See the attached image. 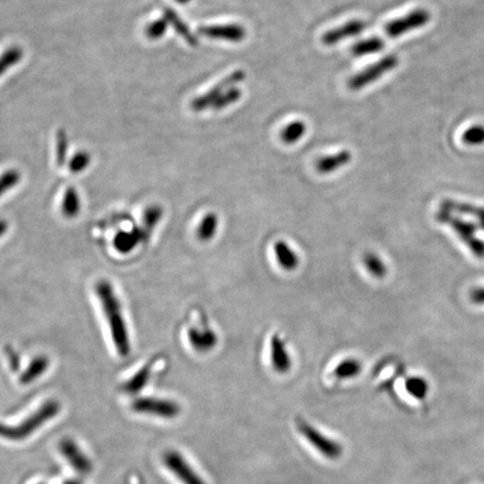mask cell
Listing matches in <instances>:
<instances>
[{"mask_svg": "<svg viewBox=\"0 0 484 484\" xmlns=\"http://www.w3.org/2000/svg\"><path fill=\"white\" fill-rule=\"evenodd\" d=\"M363 263H365V269L377 278H383L387 273V267H385V263L381 261L379 256L375 255V253H365V257H363Z\"/></svg>", "mask_w": 484, "mask_h": 484, "instance_id": "4316f807", "label": "cell"}, {"mask_svg": "<svg viewBox=\"0 0 484 484\" xmlns=\"http://www.w3.org/2000/svg\"><path fill=\"white\" fill-rule=\"evenodd\" d=\"M242 92L240 89H238L237 86L235 88L229 89L227 91L224 92L219 99L216 100L214 102L213 106H212L211 109L216 110V111H219V110L226 109V108L229 107L231 104H236V102L239 101L240 98H241Z\"/></svg>", "mask_w": 484, "mask_h": 484, "instance_id": "83f0119b", "label": "cell"}, {"mask_svg": "<svg viewBox=\"0 0 484 484\" xmlns=\"http://www.w3.org/2000/svg\"><path fill=\"white\" fill-rule=\"evenodd\" d=\"M176 1H177V3H180V4H186V3H188V1H190V0H176Z\"/></svg>", "mask_w": 484, "mask_h": 484, "instance_id": "74e56055", "label": "cell"}, {"mask_svg": "<svg viewBox=\"0 0 484 484\" xmlns=\"http://www.w3.org/2000/svg\"><path fill=\"white\" fill-rule=\"evenodd\" d=\"M153 367H154V361L147 362L146 365H143L141 369L131 378L128 379L123 385V390L129 395H137L141 393L147 383L151 380V373H153Z\"/></svg>", "mask_w": 484, "mask_h": 484, "instance_id": "2e32d148", "label": "cell"}, {"mask_svg": "<svg viewBox=\"0 0 484 484\" xmlns=\"http://www.w3.org/2000/svg\"><path fill=\"white\" fill-rule=\"evenodd\" d=\"M61 211L68 219L76 218L81 211V200L76 188H69L63 196Z\"/></svg>", "mask_w": 484, "mask_h": 484, "instance_id": "ffe728a7", "label": "cell"}, {"mask_svg": "<svg viewBox=\"0 0 484 484\" xmlns=\"http://www.w3.org/2000/svg\"><path fill=\"white\" fill-rule=\"evenodd\" d=\"M351 159L352 154L349 151H338V154L318 159L316 169L320 174H331L336 172V169L349 164Z\"/></svg>", "mask_w": 484, "mask_h": 484, "instance_id": "ac0fdd59", "label": "cell"}, {"mask_svg": "<svg viewBox=\"0 0 484 484\" xmlns=\"http://www.w3.org/2000/svg\"><path fill=\"white\" fill-rule=\"evenodd\" d=\"M198 34L212 39H222L228 42H242L247 36L245 27L238 24L228 25H212V26H201Z\"/></svg>", "mask_w": 484, "mask_h": 484, "instance_id": "30bf717a", "label": "cell"}, {"mask_svg": "<svg viewBox=\"0 0 484 484\" xmlns=\"http://www.w3.org/2000/svg\"><path fill=\"white\" fill-rule=\"evenodd\" d=\"M297 428H298V432L304 436L305 440H308L313 448L328 460H338L343 454V448L340 443L322 434L318 428L308 424L306 420L298 419Z\"/></svg>", "mask_w": 484, "mask_h": 484, "instance_id": "277c9868", "label": "cell"}, {"mask_svg": "<svg viewBox=\"0 0 484 484\" xmlns=\"http://www.w3.org/2000/svg\"><path fill=\"white\" fill-rule=\"evenodd\" d=\"M163 216H164V210L161 206H151L147 208L143 216V229L151 236V232L154 231L155 228L163 219Z\"/></svg>", "mask_w": 484, "mask_h": 484, "instance_id": "d4e9b609", "label": "cell"}, {"mask_svg": "<svg viewBox=\"0 0 484 484\" xmlns=\"http://www.w3.org/2000/svg\"><path fill=\"white\" fill-rule=\"evenodd\" d=\"M165 19H167L168 24H171V25L174 27L175 31H176L177 33H178V34L191 45V46H196V44H198V39L192 34V31L186 26V24L177 16V14L175 13L174 11L169 9V8H166V9H165Z\"/></svg>", "mask_w": 484, "mask_h": 484, "instance_id": "44dd1931", "label": "cell"}, {"mask_svg": "<svg viewBox=\"0 0 484 484\" xmlns=\"http://www.w3.org/2000/svg\"><path fill=\"white\" fill-rule=\"evenodd\" d=\"M188 342L193 349L198 353H208L218 346V334L210 328H190L188 333Z\"/></svg>", "mask_w": 484, "mask_h": 484, "instance_id": "4fadbf2b", "label": "cell"}, {"mask_svg": "<svg viewBox=\"0 0 484 484\" xmlns=\"http://www.w3.org/2000/svg\"><path fill=\"white\" fill-rule=\"evenodd\" d=\"M6 353H7L8 361H9V365H11V369H13L14 371H16V370L19 369V365H21V362H19V354L16 353V352L14 351L11 348L6 350Z\"/></svg>", "mask_w": 484, "mask_h": 484, "instance_id": "e575fe53", "label": "cell"}, {"mask_svg": "<svg viewBox=\"0 0 484 484\" xmlns=\"http://www.w3.org/2000/svg\"><path fill=\"white\" fill-rule=\"evenodd\" d=\"M246 76H247V74L243 70H237L232 72L227 78L223 79L219 84L213 86L210 91L193 100L191 102V108H192L193 111L201 112L206 109H211L214 102L219 99L224 92L243 82L246 80Z\"/></svg>", "mask_w": 484, "mask_h": 484, "instance_id": "8992f818", "label": "cell"}, {"mask_svg": "<svg viewBox=\"0 0 484 484\" xmlns=\"http://www.w3.org/2000/svg\"><path fill=\"white\" fill-rule=\"evenodd\" d=\"M96 294L101 303L102 312L109 326L110 336L120 357H128L131 351V336L123 318V308L115 289L109 281H100L96 285Z\"/></svg>", "mask_w": 484, "mask_h": 484, "instance_id": "6da1fadb", "label": "cell"}, {"mask_svg": "<svg viewBox=\"0 0 484 484\" xmlns=\"http://www.w3.org/2000/svg\"><path fill=\"white\" fill-rule=\"evenodd\" d=\"M50 365V359L46 356H37L31 360L29 367L24 370L19 377V383L21 385H31L34 381L39 380V378L46 373Z\"/></svg>", "mask_w": 484, "mask_h": 484, "instance_id": "e0dca14e", "label": "cell"}, {"mask_svg": "<svg viewBox=\"0 0 484 484\" xmlns=\"http://www.w3.org/2000/svg\"><path fill=\"white\" fill-rule=\"evenodd\" d=\"M365 21L356 19V21L344 24V25L338 27V29L326 31V34L323 35L322 42L326 46H332V45H336V43L342 42L344 39L361 34L362 31H365Z\"/></svg>", "mask_w": 484, "mask_h": 484, "instance_id": "7c38bea8", "label": "cell"}, {"mask_svg": "<svg viewBox=\"0 0 484 484\" xmlns=\"http://www.w3.org/2000/svg\"><path fill=\"white\" fill-rule=\"evenodd\" d=\"M39 484H44V483H39ZM62 484H84V482L80 481V480H78V479H70V480H66V481L63 482Z\"/></svg>", "mask_w": 484, "mask_h": 484, "instance_id": "8d00e7d4", "label": "cell"}, {"mask_svg": "<svg viewBox=\"0 0 484 484\" xmlns=\"http://www.w3.org/2000/svg\"><path fill=\"white\" fill-rule=\"evenodd\" d=\"M151 236L143 228H133L129 231H119L114 238L112 245L121 255L133 253L136 248L146 242Z\"/></svg>", "mask_w": 484, "mask_h": 484, "instance_id": "8fae6325", "label": "cell"}, {"mask_svg": "<svg viewBox=\"0 0 484 484\" xmlns=\"http://www.w3.org/2000/svg\"><path fill=\"white\" fill-rule=\"evenodd\" d=\"M8 229H9V226H8V222L6 220L0 219V239L4 237V236L7 233Z\"/></svg>", "mask_w": 484, "mask_h": 484, "instance_id": "d590c367", "label": "cell"}, {"mask_svg": "<svg viewBox=\"0 0 484 484\" xmlns=\"http://www.w3.org/2000/svg\"><path fill=\"white\" fill-rule=\"evenodd\" d=\"M383 47H385V42H383V39H380V37H371V39L356 43L352 46L351 51L354 56H365V55H371L380 52Z\"/></svg>", "mask_w": 484, "mask_h": 484, "instance_id": "7402d4cb", "label": "cell"}, {"mask_svg": "<svg viewBox=\"0 0 484 484\" xmlns=\"http://www.w3.org/2000/svg\"><path fill=\"white\" fill-rule=\"evenodd\" d=\"M21 175L17 169H8L0 176V198L13 190L16 185L21 182Z\"/></svg>", "mask_w": 484, "mask_h": 484, "instance_id": "f1b7e54d", "label": "cell"}, {"mask_svg": "<svg viewBox=\"0 0 484 484\" xmlns=\"http://www.w3.org/2000/svg\"><path fill=\"white\" fill-rule=\"evenodd\" d=\"M305 133H306V125L303 121L296 120V121L288 123L281 131V141L287 145H293V143L301 141L304 137Z\"/></svg>", "mask_w": 484, "mask_h": 484, "instance_id": "cb8c5ba5", "label": "cell"}, {"mask_svg": "<svg viewBox=\"0 0 484 484\" xmlns=\"http://www.w3.org/2000/svg\"><path fill=\"white\" fill-rule=\"evenodd\" d=\"M59 450L61 455L66 458V461L70 464L71 468L79 474L91 473L94 469L91 458H89L84 450L78 445L76 440L71 438H64L59 444Z\"/></svg>", "mask_w": 484, "mask_h": 484, "instance_id": "9c48e42d", "label": "cell"}, {"mask_svg": "<svg viewBox=\"0 0 484 484\" xmlns=\"http://www.w3.org/2000/svg\"><path fill=\"white\" fill-rule=\"evenodd\" d=\"M24 52L21 47L14 46L8 49L0 56V76H3L8 69L13 68L23 59Z\"/></svg>", "mask_w": 484, "mask_h": 484, "instance_id": "484cf974", "label": "cell"}, {"mask_svg": "<svg viewBox=\"0 0 484 484\" xmlns=\"http://www.w3.org/2000/svg\"><path fill=\"white\" fill-rule=\"evenodd\" d=\"M361 370L362 365L360 361L351 358V359H346L344 361L340 362L334 369L333 375L340 380H346V379L357 377L361 373Z\"/></svg>", "mask_w": 484, "mask_h": 484, "instance_id": "603a6c76", "label": "cell"}, {"mask_svg": "<svg viewBox=\"0 0 484 484\" xmlns=\"http://www.w3.org/2000/svg\"><path fill=\"white\" fill-rule=\"evenodd\" d=\"M66 154H68V137L66 131H59L56 136V161L59 166H62L66 163Z\"/></svg>", "mask_w": 484, "mask_h": 484, "instance_id": "d6a6232c", "label": "cell"}, {"mask_svg": "<svg viewBox=\"0 0 484 484\" xmlns=\"http://www.w3.org/2000/svg\"><path fill=\"white\" fill-rule=\"evenodd\" d=\"M271 363L276 373H287L292 368L293 362L283 338L275 334L271 338Z\"/></svg>", "mask_w": 484, "mask_h": 484, "instance_id": "5bb4252c", "label": "cell"}, {"mask_svg": "<svg viewBox=\"0 0 484 484\" xmlns=\"http://www.w3.org/2000/svg\"><path fill=\"white\" fill-rule=\"evenodd\" d=\"M61 411L60 401L49 399L33 411L29 417L24 418L17 425H7L0 423V438L11 442H21L41 430L44 425L58 416Z\"/></svg>", "mask_w": 484, "mask_h": 484, "instance_id": "7a4b0ae2", "label": "cell"}, {"mask_svg": "<svg viewBox=\"0 0 484 484\" xmlns=\"http://www.w3.org/2000/svg\"><path fill=\"white\" fill-rule=\"evenodd\" d=\"M131 409L137 414L164 419L176 418L182 411L176 401L157 397H139L131 403Z\"/></svg>", "mask_w": 484, "mask_h": 484, "instance_id": "3957f363", "label": "cell"}, {"mask_svg": "<svg viewBox=\"0 0 484 484\" xmlns=\"http://www.w3.org/2000/svg\"><path fill=\"white\" fill-rule=\"evenodd\" d=\"M163 462L168 471L172 472L182 484H206L182 454L176 450H167L163 455Z\"/></svg>", "mask_w": 484, "mask_h": 484, "instance_id": "ba28073f", "label": "cell"}, {"mask_svg": "<svg viewBox=\"0 0 484 484\" xmlns=\"http://www.w3.org/2000/svg\"><path fill=\"white\" fill-rule=\"evenodd\" d=\"M273 253H275L277 263L285 271H295L298 267V265H300V257L284 240H279V241L275 242Z\"/></svg>", "mask_w": 484, "mask_h": 484, "instance_id": "9a60e30c", "label": "cell"}, {"mask_svg": "<svg viewBox=\"0 0 484 484\" xmlns=\"http://www.w3.org/2000/svg\"><path fill=\"white\" fill-rule=\"evenodd\" d=\"M399 64V58L397 55L390 54L387 55L385 58L378 61L377 63L361 71L360 74H356L350 79L348 82V86L351 89L352 91H359L365 86L373 84L375 81L379 80L381 76L388 74L393 69H396Z\"/></svg>", "mask_w": 484, "mask_h": 484, "instance_id": "5b68a950", "label": "cell"}, {"mask_svg": "<svg viewBox=\"0 0 484 484\" xmlns=\"http://www.w3.org/2000/svg\"><path fill=\"white\" fill-rule=\"evenodd\" d=\"M219 228V218L213 212H208L198 224L196 235L201 241H210L216 237Z\"/></svg>", "mask_w": 484, "mask_h": 484, "instance_id": "d6986e66", "label": "cell"}, {"mask_svg": "<svg viewBox=\"0 0 484 484\" xmlns=\"http://www.w3.org/2000/svg\"><path fill=\"white\" fill-rule=\"evenodd\" d=\"M430 11L425 8H417L415 11L407 14L406 16L387 24L385 27V33L388 39H398L401 35L406 34L408 31L422 29L425 25L430 23Z\"/></svg>", "mask_w": 484, "mask_h": 484, "instance_id": "52a82bcc", "label": "cell"}, {"mask_svg": "<svg viewBox=\"0 0 484 484\" xmlns=\"http://www.w3.org/2000/svg\"><path fill=\"white\" fill-rule=\"evenodd\" d=\"M167 27H168V21L164 17V19L149 24L145 33L149 39H158L166 33Z\"/></svg>", "mask_w": 484, "mask_h": 484, "instance_id": "836d02e7", "label": "cell"}, {"mask_svg": "<svg viewBox=\"0 0 484 484\" xmlns=\"http://www.w3.org/2000/svg\"><path fill=\"white\" fill-rule=\"evenodd\" d=\"M90 163H91V155L86 151H79L69 161V169L72 174H79V173L84 172V169L88 168Z\"/></svg>", "mask_w": 484, "mask_h": 484, "instance_id": "f546056e", "label": "cell"}, {"mask_svg": "<svg viewBox=\"0 0 484 484\" xmlns=\"http://www.w3.org/2000/svg\"><path fill=\"white\" fill-rule=\"evenodd\" d=\"M406 390L415 398L424 399L426 397L428 387H427L426 381L422 378H409L406 381Z\"/></svg>", "mask_w": 484, "mask_h": 484, "instance_id": "4dcf8cb0", "label": "cell"}, {"mask_svg": "<svg viewBox=\"0 0 484 484\" xmlns=\"http://www.w3.org/2000/svg\"><path fill=\"white\" fill-rule=\"evenodd\" d=\"M462 141L470 146H479L484 143V126H472L464 131Z\"/></svg>", "mask_w": 484, "mask_h": 484, "instance_id": "1f68e13d", "label": "cell"}]
</instances>
